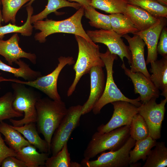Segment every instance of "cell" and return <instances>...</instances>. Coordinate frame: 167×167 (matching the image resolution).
I'll return each instance as SVG.
<instances>
[{
    "label": "cell",
    "instance_id": "1",
    "mask_svg": "<svg viewBox=\"0 0 167 167\" xmlns=\"http://www.w3.org/2000/svg\"><path fill=\"white\" fill-rule=\"evenodd\" d=\"M36 107L37 130L43 136L50 150L53 134L66 115L67 109L62 100L56 101L46 97L39 98Z\"/></svg>",
    "mask_w": 167,
    "mask_h": 167
},
{
    "label": "cell",
    "instance_id": "2",
    "mask_svg": "<svg viewBox=\"0 0 167 167\" xmlns=\"http://www.w3.org/2000/svg\"><path fill=\"white\" fill-rule=\"evenodd\" d=\"M84 10V7L81 6L73 15L64 20L56 21L46 18L45 20H39L33 23V28L40 31L35 34V40L40 43H44L46 41V37L49 35L64 33L77 35L90 42H94L87 35L82 24Z\"/></svg>",
    "mask_w": 167,
    "mask_h": 167
},
{
    "label": "cell",
    "instance_id": "3",
    "mask_svg": "<svg viewBox=\"0 0 167 167\" xmlns=\"http://www.w3.org/2000/svg\"><path fill=\"white\" fill-rule=\"evenodd\" d=\"M78 47L77 59L73 67L75 76L67 92L68 96H71L81 77L89 73L91 68L98 66L102 67L104 63L100 57L99 46L95 43L90 42L84 38L75 35Z\"/></svg>",
    "mask_w": 167,
    "mask_h": 167
},
{
    "label": "cell",
    "instance_id": "4",
    "mask_svg": "<svg viewBox=\"0 0 167 167\" xmlns=\"http://www.w3.org/2000/svg\"><path fill=\"white\" fill-rule=\"evenodd\" d=\"M11 87L13 91V107L16 111L23 113L24 117L19 120L10 119V122L15 126L36 123L37 119L36 105L41 97L40 94L33 89L21 83L13 82Z\"/></svg>",
    "mask_w": 167,
    "mask_h": 167
},
{
    "label": "cell",
    "instance_id": "5",
    "mask_svg": "<svg viewBox=\"0 0 167 167\" xmlns=\"http://www.w3.org/2000/svg\"><path fill=\"white\" fill-rule=\"evenodd\" d=\"M130 125H126L105 133L95 132L84 151V159L88 160L106 150L121 148L130 137Z\"/></svg>",
    "mask_w": 167,
    "mask_h": 167
},
{
    "label": "cell",
    "instance_id": "6",
    "mask_svg": "<svg viewBox=\"0 0 167 167\" xmlns=\"http://www.w3.org/2000/svg\"><path fill=\"white\" fill-rule=\"evenodd\" d=\"M100 56L105 67L107 79L103 93L92 110L93 113L95 115L99 114L105 105L117 101H127L137 107L140 106L142 103L139 96L135 99L128 98L121 92L114 82L113 77V66L114 60L118 58L117 55L111 54L107 48L105 53H100Z\"/></svg>",
    "mask_w": 167,
    "mask_h": 167
},
{
    "label": "cell",
    "instance_id": "7",
    "mask_svg": "<svg viewBox=\"0 0 167 167\" xmlns=\"http://www.w3.org/2000/svg\"><path fill=\"white\" fill-rule=\"evenodd\" d=\"M58 63L55 68L50 73L38 78L31 81H23L10 79V81L24 84L36 88L47 95L49 98L60 101L61 98L57 89V81L59 75L63 68L67 65L74 64L75 61L72 57L60 56L58 59Z\"/></svg>",
    "mask_w": 167,
    "mask_h": 167
},
{
    "label": "cell",
    "instance_id": "8",
    "mask_svg": "<svg viewBox=\"0 0 167 167\" xmlns=\"http://www.w3.org/2000/svg\"><path fill=\"white\" fill-rule=\"evenodd\" d=\"M82 105H77L67 109L63 117L53 135L50 144L52 155L56 154L67 143L74 130L79 123L82 114Z\"/></svg>",
    "mask_w": 167,
    "mask_h": 167
},
{
    "label": "cell",
    "instance_id": "9",
    "mask_svg": "<svg viewBox=\"0 0 167 167\" xmlns=\"http://www.w3.org/2000/svg\"><path fill=\"white\" fill-rule=\"evenodd\" d=\"M156 99L152 98L138 107V113L143 117L148 126L149 136L156 140L161 137L162 124L164 118L167 98L162 100L159 104L156 103Z\"/></svg>",
    "mask_w": 167,
    "mask_h": 167
},
{
    "label": "cell",
    "instance_id": "10",
    "mask_svg": "<svg viewBox=\"0 0 167 167\" xmlns=\"http://www.w3.org/2000/svg\"><path fill=\"white\" fill-rule=\"evenodd\" d=\"M136 141L130 137L119 149L101 154L95 160L83 159L81 162L84 167H127L129 166V153Z\"/></svg>",
    "mask_w": 167,
    "mask_h": 167
},
{
    "label": "cell",
    "instance_id": "11",
    "mask_svg": "<svg viewBox=\"0 0 167 167\" xmlns=\"http://www.w3.org/2000/svg\"><path fill=\"white\" fill-rule=\"evenodd\" d=\"M86 32L94 43L105 45L111 54L118 56L123 62H124V58H126L131 65L132 62L131 53L129 46L125 45L122 39V35L117 33L112 29L88 30Z\"/></svg>",
    "mask_w": 167,
    "mask_h": 167
},
{
    "label": "cell",
    "instance_id": "12",
    "mask_svg": "<svg viewBox=\"0 0 167 167\" xmlns=\"http://www.w3.org/2000/svg\"><path fill=\"white\" fill-rule=\"evenodd\" d=\"M113 107L112 116L105 124H102L97 128L101 133L109 132L117 128L130 125L134 116L138 113V107L125 101H117L111 103Z\"/></svg>",
    "mask_w": 167,
    "mask_h": 167
},
{
    "label": "cell",
    "instance_id": "13",
    "mask_svg": "<svg viewBox=\"0 0 167 167\" xmlns=\"http://www.w3.org/2000/svg\"><path fill=\"white\" fill-rule=\"evenodd\" d=\"M125 74L131 80L135 94L140 95L142 103L148 102L152 98H158L160 94L159 90L149 78L140 72H133L127 68L124 63L121 66Z\"/></svg>",
    "mask_w": 167,
    "mask_h": 167
},
{
    "label": "cell",
    "instance_id": "14",
    "mask_svg": "<svg viewBox=\"0 0 167 167\" xmlns=\"http://www.w3.org/2000/svg\"><path fill=\"white\" fill-rule=\"evenodd\" d=\"M19 41L17 33H15L6 40L0 39V55L5 58L10 66L22 58H27L33 64H36V55L23 50L19 45Z\"/></svg>",
    "mask_w": 167,
    "mask_h": 167
},
{
    "label": "cell",
    "instance_id": "15",
    "mask_svg": "<svg viewBox=\"0 0 167 167\" xmlns=\"http://www.w3.org/2000/svg\"><path fill=\"white\" fill-rule=\"evenodd\" d=\"M90 78V91L89 96L82 107V114H87L91 110L104 92L105 75L103 67L98 66L92 67L89 73Z\"/></svg>",
    "mask_w": 167,
    "mask_h": 167
},
{
    "label": "cell",
    "instance_id": "16",
    "mask_svg": "<svg viewBox=\"0 0 167 167\" xmlns=\"http://www.w3.org/2000/svg\"><path fill=\"white\" fill-rule=\"evenodd\" d=\"M131 37L127 34L122 35L127 41L132 56L130 70L133 72H140L149 78L150 75L146 66L144 58V47L146 44L138 35Z\"/></svg>",
    "mask_w": 167,
    "mask_h": 167
},
{
    "label": "cell",
    "instance_id": "17",
    "mask_svg": "<svg viewBox=\"0 0 167 167\" xmlns=\"http://www.w3.org/2000/svg\"><path fill=\"white\" fill-rule=\"evenodd\" d=\"M167 18L160 17V20L157 23L142 31H139L134 34L139 35L144 42L148 49V55L146 64L157 60V47L158 40L161 31L167 24Z\"/></svg>",
    "mask_w": 167,
    "mask_h": 167
},
{
    "label": "cell",
    "instance_id": "18",
    "mask_svg": "<svg viewBox=\"0 0 167 167\" xmlns=\"http://www.w3.org/2000/svg\"><path fill=\"white\" fill-rule=\"evenodd\" d=\"M123 14L127 16L139 31L147 29L160 20V18L156 17L141 7L127 4Z\"/></svg>",
    "mask_w": 167,
    "mask_h": 167
},
{
    "label": "cell",
    "instance_id": "19",
    "mask_svg": "<svg viewBox=\"0 0 167 167\" xmlns=\"http://www.w3.org/2000/svg\"><path fill=\"white\" fill-rule=\"evenodd\" d=\"M149 79L162 92L161 95L167 98V58L162 57L150 63Z\"/></svg>",
    "mask_w": 167,
    "mask_h": 167
},
{
    "label": "cell",
    "instance_id": "20",
    "mask_svg": "<svg viewBox=\"0 0 167 167\" xmlns=\"http://www.w3.org/2000/svg\"><path fill=\"white\" fill-rule=\"evenodd\" d=\"M36 148L32 144L25 146L16 152L15 157L24 162L27 167L44 166L49 154L40 153Z\"/></svg>",
    "mask_w": 167,
    "mask_h": 167
},
{
    "label": "cell",
    "instance_id": "21",
    "mask_svg": "<svg viewBox=\"0 0 167 167\" xmlns=\"http://www.w3.org/2000/svg\"><path fill=\"white\" fill-rule=\"evenodd\" d=\"M11 126L17 130L32 145L42 152L51 153L50 150L47 142L40 136L36 123H30L20 126Z\"/></svg>",
    "mask_w": 167,
    "mask_h": 167
},
{
    "label": "cell",
    "instance_id": "22",
    "mask_svg": "<svg viewBox=\"0 0 167 167\" xmlns=\"http://www.w3.org/2000/svg\"><path fill=\"white\" fill-rule=\"evenodd\" d=\"M0 133L9 147L16 152L23 147L31 144L17 130L3 121L0 122Z\"/></svg>",
    "mask_w": 167,
    "mask_h": 167
},
{
    "label": "cell",
    "instance_id": "23",
    "mask_svg": "<svg viewBox=\"0 0 167 167\" xmlns=\"http://www.w3.org/2000/svg\"><path fill=\"white\" fill-rule=\"evenodd\" d=\"M15 63L19 66L18 68L8 65L0 59V70L12 74L17 78L21 77L28 81L34 80L42 75L40 71L33 70L29 65L21 59Z\"/></svg>",
    "mask_w": 167,
    "mask_h": 167
},
{
    "label": "cell",
    "instance_id": "24",
    "mask_svg": "<svg viewBox=\"0 0 167 167\" xmlns=\"http://www.w3.org/2000/svg\"><path fill=\"white\" fill-rule=\"evenodd\" d=\"M35 0H31L25 6L31 5ZM81 5L79 3L74 2H70L67 0H48V3L45 9L40 13L32 15L30 22L32 24L39 20H43L47 18L48 15L52 12L56 13L57 11L61 8L70 7L79 9Z\"/></svg>",
    "mask_w": 167,
    "mask_h": 167
},
{
    "label": "cell",
    "instance_id": "25",
    "mask_svg": "<svg viewBox=\"0 0 167 167\" xmlns=\"http://www.w3.org/2000/svg\"><path fill=\"white\" fill-rule=\"evenodd\" d=\"M156 142V140L149 136L144 139L136 141L134 148L130 152L129 166L141 159L144 162L149 152L154 147Z\"/></svg>",
    "mask_w": 167,
    "mask_h": 167
},
{
    "label": "cell",
    "instance_id": "26",
    "mask_svg": "<svg viewBox=\"0 0 167 167\" xmlns=\"http://www.w3.org/2000/svg\"><path fill=\"white\" fill-rule=\"evenodd\" d=\"M154 149L149 152L143 167L167 166V148L164 142H157Z\"/></svg>",
    "mask_w": 167,
    "mask_h": 167
},
{
    "label": "cell",
    "instance_id": "27",
    "mask_svg": "<svg viewBox=\"0 0 167 167\" xmlns=\"http://www.w3.org/2000/svg\"><path fill=\"white\" fill-rule=\"evenodd\" d=\"M27 13V20L22 25L19 26L10 23L0 26V39H2L5 35L12 33H19L22 36H30L32 34L33 27L31 23L30 19L33 13V8L31 5L26 6Z\"/></svg>",
    "mask_w": 167,
    "mask_h": 167
},
{
    "label": "cell",
    "instance_id": "28",
    "mask_svg": "<svg viewBox=\"0 0 167 167\" xmlns=\"http://www.w3.org/2000/svg\"><path fill=\"white\" fill-rule=\"evenodd\" d=\"M112 29L122 36L139 31L130 20L122 13L110 14L109 15Z\"/></svg>",
    "mask_w": 167,
    "mask_h": 167
},
{
    "label": "cell",
    "instance_id": "29",
    "mask_svg": "<svg viewBox=\"0 0 167 167\" xmlns=\"http://www.w3.org/2000/svg\"><path fill=\"white\" fill-rule=\"evenodd\" d=\"M128 4L138 6L156 17L167 18V6L156 0H126Z\"/></svg>",
    "mask_w": 167,
    "mask_h": 167
},
{
    "label": "cell",
    "instance_id": "30",
    "mask_svg": "<svg viewBox=\"0 0 167 167\" xmlns=\"http://www.w3.org/2000/svg\"><path fill=\"white\" fill-rule=\"evenodd\" d=\"M84 15L89 20L88 23L92 27L100 29H112L109 15L98 12L92 6L84 9Z\"/></svg>",
    "mask_w": 167,
    "mask_h": 167
},
{
    "label": "cell",
    "instance_id": "31",
    "mask_svg": "<svg viewBox=\"0 0 167 167\" xmlns=\"http://www.w3.org/2000/svg\"><path fill=\"white\" fill-rule=\"evenodd\" d=\"M126 0H91L90 6L110 14L123 13L126 9Z\"/></svg>",
    "mask_w": 167,
    "mask_h": 167
},
{
    "label": "cell",
    "instance_id": "32",
    "mask_svg": "<svg viewBox=\"0 0 167 167\" xmlns=\"http://www.w3.org/2000/svg\"><path fill=\"white\" fill-rule=\"evenodd\" d=\"M30 0H1L3 21L5 23L11 21L13 24H15L17 12L24 5Z\"/></svg>",
    "mask_w": 167,
    "mask_h": 167
},
{
    "label": "cell",
    "instance_id": "33",
    "mask_svg": "<svg viewBox=\"0 0 167 167\" xmlns=\"http://www.w3.org/2000/svg\"><path fill=\"white\" fill-rule=\"evenodd\" d=\"M13 99V93L11 92L0 97V122L24 116L23 113L14 109L12 106Z\"/></svg>",
    "mask_w": 167,
    "mask_h": 167
},
{
    "label": "cell",
    "instance_id": "34",
    "mask_svg": "<svg viewBox=\"0 0 167 167\" xmlns=\"http://www.w3.org/2000/svg\"><path fill=\"white\" fill-rule=\"evenodd\" d=\"M130 137L135 141L149 136L148 126L143 117L138 113L132 118L130 125Z\"/></svg>",
    "mask_w": 167,
    "mask_h": 167
},
{
    "label": "cell",
    "instance_id": "35",
    "mask_svg": "<svg viewBox=\"0 0 167 167\" xmlns=\"http://www.w3.org/2000/svg\"><path fill=\"white\" fill-rule=\"evenodd\" d=\"M71 162L70 154L67 143H66L56 154L48 158L45 166L47 167H70Z\"/></svg>",
    "mask_w": 167,
    "mask_h": 167
},
{
    "label": "cell",
    "instance_id": "36",
    "mask_svg": "<svg viewBox=\"0 0 167 167\" xmlns=\"http://www.w3.org/2000/svg\"><path fill=\"white\" fill-rule=\"evenodd\" d=\"M159 39L157 47V54L162 57L167 58V29L166 26L162 29Z\"/></svg>",
    "mask_w": 167,
    "mask_h": 167
},
{
    "label": "cell",
    "instance_id": "37",
    "mask_svg": "<svg viewBox=\"0 0 167 167\" xmlns=\"http://www.w3.org/2000/svg\"><path fill=\"white\" fill-rule=\"evenodd\" d=\"M16 152L13 149L7 146L0 133V166L2 161L9 156H16Z\"/></svg>",
    "mask_w": 167,
    "mask_h": 167
},
{
    "label": "cell",
    "instance_id": "38",
    "mask_svg": "<svg viewBox=\"0 0 167 167\" xmlns=\"http://www.w3.org/2000/svg\"><path fill=\"white\" fill-rule=\"evenodd\" d=\"M2 167H27L25 163L15 156H9L2 162Z\"/></svg>",
    "mask_w": 167,
    "mask_h": 167
},
{
    "label": "cell",
    "instance_id": "39",
    "mask_svg": "<svg viewBox=\"0 0 167 167\" xmlns=\"http://www.w3.org/2000/svg\"><path fill=\"white\" fill-rule=\"evenodd\" d=\"M70 2H76L80 4L81 6L86 9L90 6L91 0H67Z\"/></svg>",
    "mask_w": 167,
    "mask_h": 167
},
{
    "label": "cell",
    "instance_id": "40",
    "mask_svg": "<svg viewBox=\"0 0 167 167\" xmlns=\"http://www.w3.org/2000/svg\"><path fill=\"white\" fill-rule=\"evenodd\" d=\"M82 167L81 164L77 162L71 161L70 167Z\"/></svg>",
    "mask_w": 167,
    "mask_h": 167
},
{
    "label": "cell",
    "instance_id": "41",
    "mask_svg": "<svg viewBox=\"0 0 167 167\" xmlns=\"http://www.w3.org/2000/svg\"><path fill=\"white\" fill-rule=\"evenodd\" d=\"M2 73L0 72V83L1 82L3 81H9V79H7L5 78L2 76H1ZM1 89V88L0 87V89Z\"/></svg>",
    "mask_w": 167,
    "mask_h": 167
},
{
    "label": "cell",
    "instance_id": "42",
    "mask_svg": "<svg viewBox=\"0 0 167 167\" xmlns=\"http://www.w3.org/2000/svg\"><path fill=\"white\" fill-rule=\"evenodd\" d=\"M162 5L167 6V0H156Z\"/></svg>",
    "mask_w": 167,
    "mask_h": 167
},
{
    "label": "cell",
    "instance_id": "43",
    "mask_svg": "<svg viewBox=\"0 0 167 167\" xmlns=\"http://www.w3.org/2000/svg\"><path fill=\"white\" fill-rule=\"evenodd\" d=\"M1 4V0H0V26H2V23L3 22L2 14L0 8Z\"/></svg>",
    "mask_w": 167,
    "mask_h": 167
}]
</instances>
